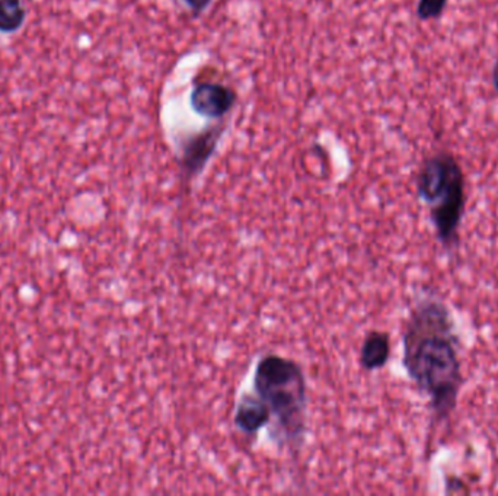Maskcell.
<instances>
[{
  "label": "cell",
  "mask_w": 498,
  "mask_h": 496,
  "mask_svg": "<svg viewBox=\"0 0 498 496\" xmlns=\"http://www.w3.org/2000/svg\"><path fill=\"white\" fill-rule=\"evenodd\" d=\"M191 108L206 118L225 117L237 102V93L228 86L219 83H201L192 91Z\"/></svg>",
  "instance_id": "cell-4"
},
{
  "label": "cell",
  "mask_w": 498,
  "mask_h": 496,
  "mask_svg": "<svg viewBox=\"0 0 498 496\" xmlns=\"http://www.w3.org/2000/svg\"><path fill=\"white\" fill-rule=\"evenodd\" d=\"M417 192L430 209L437 240L446 249H454L466 207L465 173L456 158L440 151L425 159L418 170Z\"/></svg>",
  "instance_id": "cell-3"
},
{
  "label": "cell",
  "mask_w": 498,
  "mask_h": 496,
  "mask_svg": "<svg viewBox=\"0 0 498 496\" xmlns=\"http://www.w3.org/2000/svg\"><path fill=\"white\" fill-rule=\"evenodd\" d=\"M391 358V336L387 332L370 331L360 348V365L366 372L382 370Z\"/></svg>",
  "instance_id": "cell-7"
},
{
  "label": "cell",
  "mask_w": 498,
  "mask_h": 496,
  "mask_svg": "<svg viewBox=\"0 0 498 496\" xmlns=\"http://www.w3.org/2000/svg\"><path fill=\"white\" fill-rule=\"evenodd\" d=\"M493 85H494V89L498 92V60L494 64V69H493Z\"/></svg>",
  "instance_id": "cell-11"
},
{
  "label": "cell",
  "mask_w": 498,
  "mask_h": 496,
  "mask_svg": "<svg viewBox=\"0 0 498 496\" xmlns=\"http://www.w3.org/2000/svg\"><path fill=\"white\" fill-rule=\"evenodd\" d=\"M446 5L447 0H418L417 16L421 21L440 18Z\"/></svg>",
  "instance_id": "cell-9"
},
{
  "label": "cell",
  "mask_w": 498,
  "mask_h": 496,
  "mask_svg": "<svg viewBox=\"0 0 498 496\" xmlns=\"http://www.w3.org/2000/svg\"><path fill=\"white\" fill-rule=\"evenodd\" d=\"M223 131L225 130L221 125L211 127V129L191 137L185 143L181 158V168L185 177H197L204 170V166L213 156Z\"/></svg>",
  "instance_id": "cell-5"
},
{
  "label": "cell",
  "mask_w": 498,
  "mask_h": 496,
  "mask_svg": "<svg viewBox=\"0 0 498 496\" xmlns=\"http://www.w3.org/2000/svg\"><path fill=\"white\" fill-rule=\"evenodd\" d=\"M403 345L406 374L427 396L435 418H451L464 387V373L454 319L440 298H423L411 310Z\"/></svg>",
  "instance_id": "cell-1"
},
{
  "label": "cell",
  "mask_w": 498,
  "mask_h": 496,
  "mask_svg": "<svg viewBox=\"0 0 498 496\" xmlns=\"http://www.w3.org/2000/svg\"><path fill=\"white\" fill-rule=\"evenodd\" d=\"M184 2L194 14H200L210 5L211 0H184Z\"/></svg>",
  "instance_id": "cell-10"
},
{
  "label": "cell",
  "mask_w": 498,
  "mask_h": 496,
  "mask_svg": "<svg viewBox=\"0 0 498 496\" xmlns=\"http://www.w3.org/2000/svg\"><path fill=\"white\" fill-rule=\"evenodd\" d=\"M252 392L271 412L274 440L290 449H300L307 435L308 384L299 363L267 354L255 365Z\"/></svg>",
  "instance_id": "cell-2"
},
{
  "label": "cell",
  "mask_w": 498,
  "mask_h": 496,
  "mask_svg": "<svg viewBox=\"0 0 498 496\" xmlns=\"http://www.w3.org/2000/svg\"><path fill=\"white\" fill-rule=\"evenodd\" d=\"M25 19L26 9L23 0H0V33H18Z\"/></svg>",
  "instance_id": "cell-8"
},
{
  "label": "cell",
  "mask_w": 498,
  "mask_h": 496,
  "mask_svg": "<svg viewBox=\"0 0 498 496\" xmlns=\"http://www.w3.org/2000/svg\"><path fill=\"white\" fill-rule=\"evenodd\" d=\"M233 423L242 434L254 437L271 423V412L266 402L255 392L244 394L238 402Z\"/></svg>",
  "instance_id": "cell-6"
}]
</instances>
